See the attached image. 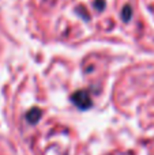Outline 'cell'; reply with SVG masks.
<instances>
[{
	"label": "cell",
	"instance_id": "7a4b0ae2",
	"mask_svg": "<svg viewBox=\"0 0 154 155\" xmlns=\"http://www.w3.org/2000/svg\"><path fill=\"white\" fill-rule=\"evenodd\" d=\"M40 117H41V110L40 109H32L29 113H27V120H29L30 123H37Z\"/></svg>",
	"mask_w": 154,
	"mask_h": 155
},
{
	"label": "cell",
	"instance_id": "6da1fadb",
	"mask_svg": "<svg viewBox=\"0 0 154 155\" xmlns=\"http://www.w3.org/2000/svg\"><path fill=\"white\" fill-rule=\"evenodd\" d=\"M72 102L81 109H87V107L92 105V101H90V97L86 91L81 90L78 93H75L72 95Z\"/></svg>",
	"mask_w": 154,
	"mask_h": 155
}]
</instances>
